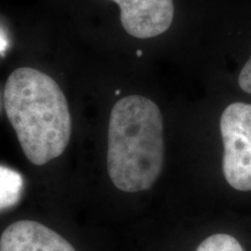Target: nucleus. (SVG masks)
<instances>
[{"label":"nucleus","mask_w":251,"mask_h":251,"mask_svg":"<svg viewBox=\"0 0 251 251\" xmlns=\"http://www.w3.org/2000/svg\"><path fill=\"white\" fill-rule=\"evenodd\" d=\"M220 131L226 180L235 190L251 191V103L229 105L220 119Z\"/></svg>","instance_id":"7ed1b4c3"},{"label":"nucleus","mask_w":251,"mask_h":251,"mask_svg":"<svg viewBox=\"0 0 251 251\" xmlns=\"http://www.w3.org/2000/svg\"><path fill=\"white\" fill-rule=\"evenodd\" d=\"M8 46V42H7V39H6L4 33L2 31H0V52H4L6 48H7Z\"/></svg>","instance_id":"1a4fd4ad"},{"label":"nucleus","mask_w":251,"mask_h":251,"mask_svg":"<svg viewBox=\"0 0 251 251\" xmlns=\"http://www.w3.org/2000/svg\"><path fill=\"white\" fill-rule=\"evenodd\" d=\"M196 251H244L236 238L228 234H214L203 240Z\"/></svg>","instance_id":"0eeeda50"},{"label":"nucleus","mask_w":251,"mask_h":251,"mask_svg":"<svg viewBox=\"0 0 251 251\" xmlns=\"http://www.w3.org/2000/svg\"><path fill=\"white\" fill-rule=\"evenodd\" d=\"M0 251H76L70 243L47 227L29 220L8 226L0 237Z\"/></svg>","instance_id":"39448f33"},{"label":"nucleus","mask_w":251,"mask_h":251,"mask_svg":"<svg viewBox=\"0 0 251 251\" xmlns=\"http://www.w3.org/2000/svg\"><path fill=\"white\" fill-rule=\"evenodd\" d=\"M4 101L28 161L43 165L64 152L71 137L70 109L51 77L36 69H17L6 81Z\"/></svg>","instance_id":"f257e3e1"},{"label":"nucleus","mask_w":251,"mask_h":251,"mask_svg":"<svg viewBox=\"0 0 251 251\" xmlns=\"http://www.w3.org/2000/svg\"><path fill=\"white\" fill-rule=\"evenodd\" d=\"M23 191V176L8 166L0 165V212L17 205Z\"/></svg>","instance_id":"423d86ee"},{"label":"nucleus","mask_w":251,"mask_h":251,"mask_svg":"<svg viewBox=\"0 0 251 251\" xmlns=\"http://www.w3.org/2000/svg\"><path fill=\"white\" fill-rule=\"evenodd\" d=\"M120 7L124 29L137 39L165 33L175 17L174 0H112Z\"/></svg>","instance_id":"20e7f679"},{"label":"nucleus","mask_w":251,"mask_h":251,"mask_svg":"<svg viewBox=\"0 0 251 251\" xmlns=\"http://www.w3.org/2000/svg\"><path fill=\"white\" fill-rule=\"evenodd\" d=\"M137 56H139V57H140V56H142V51H141V50L137 51Z\"/></svg>","instance_id":"9d476101"},{"label":"nucleus","mask_w":251,"mask_h":251,"mask_svg":"<svg viewBox=\"0 0 251 251\" xmlns=\"http://www.w3.org/2000/svg\"><path fill=\"white\" fill-rule=\"evenodd\" d=\"M238 85L242 89L244 92L251 94V56L242 70L240 72V76H238Z\"/></svg>","instance_id":"6e6552de"},{"label":"nucleus","mask_w":251,"mask_h":251,"mask_svg":"<svg viewBox=\"0 0 251 251\" xmlns=\"http://www.w3.org/2000/svg\"><path fill=\"white\" fill-rule=\"evenodd\" d=\"M161 109L142 96H128L112 108L108 122L107 171L112 183L128 193L148 190L164 164Z\"/></svg>","instance_id":"f03ea898"}]
</instances>
